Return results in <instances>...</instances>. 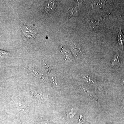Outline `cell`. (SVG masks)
I'll use <instances>...</instances> for the list:
<instances>
[{"instance_id": "cell-4", "label": "cell", "mask_w": 124, "mask_h": 124, "mask_svg": "<svg viewBox=\"0 0 124 124\" xmlns=\"http://www.w3.org/2000/svg\"><path fill=\"white\" fill-rule=\"evenodd\" d=\"M117 36H118L117 39H118V43L120 47L121 48L122 50H123L124 44V35L122 32L121 27L120 28L119 31H118Z\"/></svg>"}, {"instance_id": "cell-2", "label": "cell", "mask_w": 124, "mask_h": 124, "mask_svg": "<svg viewBox=\"0 0 124 124\" xmlns=\"http://www.w3.org/2000/svg\"><path fill=\"white\" fill-rule=\"evenodd\" d=\"M22 32L24 37L27 38H35L36 36L35 31L34 29L27 25H23L22 27Z\"/></svg>"}, {"instance_id": "cell-9", "label": "cell", "mask_w": 124, "mask_h": 124, "mask_svg": "<svg viewBox=\"0 0 124 124\" xmlns=\"http://www.w3.org/2000/svg\"><path fill=\"white\" fill-rule=\"evenodd\" d=\"M122 106L123 107V108L124 109V100H123L122 102Z\"/></svg>"}, {"instance_id": "cell-3", "label": "cell", "mask_w": 124, "mask_h": 124, "mask_svg": "<svg viewBox=\"0 0 124 124\" xmlns=\"http://www.w3.org/2000/svg\"><path fill=\"white\" fill-rule=\"evenodd\" d=\"M72 50L75 55L77 57H79L81 54V49L80 46L77 43H75L71 47Z\"/></svg>"}, {"instance_id": "cell-10", "label": "cell", "mask_w": 124, "mask_h": 124, "mask_svg": "<svg viewBox=\"0 0 124 124\" xmlns=\"http://www.w3.org/2000/svg\"><path fill=\"white\" fill-rule=\"evenodd\" d=\"M122 85H124V78L122 79Z\"/></svg>"}, {"instance_id": "cell-6", "label": "cell", "mask_w": 124, "mask_h": 124, "mask_svg": "<svg viewBox=\"0 0 124 124\" xmlns=\"http://www.w3.org/2000/svg\"><path fill=\"white\" fill-rule=\"evenodd\" d=\"M77 112V111L75 108H72L67 112V116L68 117H69V118H72L75 115Z\"/></svg>"}, {"instance_id": "cell-8", "label": "cell", "mask_w": 124, "mask_h": 124, "mask_svg": "<svg viewBox=\"0 0 124 124\" xmlns=\"http://www.w3.org/2000/svg\"><path fill=\"white\" fill-rule=\"evenodd\" d=\"M41 124H49V123L47 121L44 120L41 122Z\"/></svg>"}, {"instance_id": "cell-7", "label": "cell", "mask_w": 124, "mask_h": 124, "mask_svg": "<svg viewBox=\"0 0 124 124\" xmlns=\"http://www.w3.org/2000/svg\"><path fill=\"white\" fill-rule=\"evenodd\" d=\"M0 54H9V53L8 52H6V51H2V50H0Z\"/></svg>"}, {"instance_id": "cell-1", "label": "cell", "mask_w": 124, "mask_h": 124, "mask_svg": "<svg viewBox=\"0 0 124 124\" xmlns=\"http://www.w3.org/2000/svg\"><path fill=\"white\" fill-rule=\"evenodd\" d=\"M87 23L90 29H97L101 27L104 23V19L102 17H90L89 18Z\"/></svg>"}, {"instance_id": "cell-5", "label": "cell", "mask_w": 124, "mask_h": 124, "mask_svg": "<svg viewBox=\"0 0 124 124\" xmlns=\"http://www.w3.org/2000/svg\"><path fill=\"white\" fill-rule=\"evenodd\" d=\"M120 59L119 54H116L115 55L111 61L112 66H113L119 63Z\"/></svg>"}]
</instances>
